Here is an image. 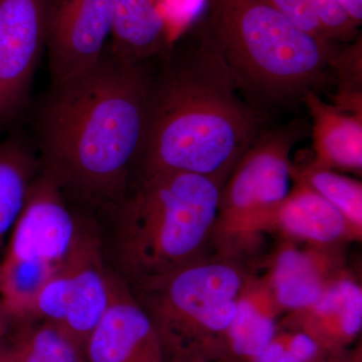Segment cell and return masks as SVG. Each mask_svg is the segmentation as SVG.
<instances>
[{"label":"cell","mask_w":362,"mask_h":362,"mask_svg":"<svg viewBox=\"0 0 362 362\" xmlns=\"http://www.w3.org/2000/svg\"><path fill=\"white\" fill-rule=\"evenodd\" d=\"M307 131L304 119H293L259 133L221 187L211 251L251 256L252 228L289 194L290 154Z\"/></svg>","instance_id":"obj_7"},{"label":"cell","mask_w":362,"mask_h":362,"mask_svg":"<svg viewBox=\"0 0 362 362\" xmlns=\"http://www.w3.org/2000/svg\"><path fill=\"white\" fill-rule=\"evenodd\" d=\"M45 49V0H0V129L23 110Z\"/></svg>","instance_id":"obj_9"},{"label":"cell","mask_w":362,"mask_h":362,"mask_svg":"<svg viewBox=\"0 0 362 362\" xmlns=\"http://www.w3.org/2000/svg\"><path fill=\"white\" fill-rule=\"evenodd\" d=\"M0 362H18L11 356V352L7 349L4 341L0 342Z\"/></svg>","instance_id":"obj_27"},{"label":"cell","mask_w":362,"mask_h":362,"mask_svg":"<svg viewBox=\"0 0 362 362\" xmlns=\"http://www.w3.org/2000/svg\"><path fill=\"white\" fill-rule=\"evenodd\" d=\"M315 362H361V350L356 352H328Z\"/></svg>","instance_id":"obj_25"},{"label":"cell","mask_w":362,"mask_h":362,"mask_svg":"<svg viewBox=\"0 0 362 362\" xmlns=\"http://www.w3.org/2000/svg\"><path fill=\"white\" fill-rule=\"evenodd\" d=\"M292 180L304 183L324 197L341 214L352 242L362 240V185L361 181L331 169L309 163L303 166L292 164Z\"/></svg>","instance_id":"obj_20"},{"label":"cell","mask_w":362,"mask_h":362,"mask_svg":"<svg viewBox=\"0 0 362 362\" xmlns=\"http://www.w3.org/2000/svg\"><path fill=\"white\" fill-rule=\"evenodd\" d=\"M252 259L211 251L132 291L156 325L168 362L226 358V335Z\"/></svg>","instance_id":"obj_5"},{"label":"cell","mask_w":362,"mask_h":362,"mask_svg":"<svg viewBox=\"0 0 362 362\" xmlns=\"http://www.w3.org/2000/svg\"><path fill=\"white\" fill-rule=\"evenodd\" d=\"M223 185L182 171L134 175L122 201L100 218L111 270L135 291L209 254Z\"/></svg>","instance_id":"obj_3"},{"label":"cell","mask_w":362,"mask_h":362,"mask_svg":"<svg viewBox=\"0 0 362 362\" xmlns=\"http://www.w3.org/2000/svg\"><path fill=\"white\" fill-rule=\"evenodd\" d=\"M113 0H45V49L52 87L87 73L110 42Z\"/></svg>","instance_id":"obj_8"},{"label":"cell","mask_w":362,"mask_h":362,"mask_svg":"<svg viewBox=\"0 0 362 362\" xmlns=\"http://www.w3.org/2000/svg\"><path fill=\"white\" fill-rule=\"evenodd\" d=\"M255 108L294 106L329 78L337 44L312 37L268 0H204L194 25Z\"/></svg>","instance_id":"obj_4"},{"label":"cell","mask_w":362,"mask_h":362,"mask_svg":"<svg viewBox=\"0 0 362 362\" xmlns=\"http://www.w3.org/2000/svg\"><path fill=\"white\" fill-rule=\"evenodd\" d=\"M84 362H168L156 325L115 274L108 309L83 345Z\"/></svg>","instance_id":"obj_10"},{"label":"cell","mask_w":362,"mask_h":362,"mask_svg":"<svg viewBox=\"0 0 362 362\" xmlns=\"http://www.w3.org/2000/svg\"><path fill=\"white\" fill-rule=\"evenodd\" d=\"M350 16L361 25L362 23V0H340Z\"/></svg>","instance_id":"obj_26"},{"label":"cell","mask_w":362,"mask_h":362,"mask_svg":"<svg viewBox=\"0 0 362 362\" xmlns=\"http://www.w3.org/2000/svg\"><path fill=\"white\" fill-rule=\"evenodd\" d=\"M342 45L335 47L331 58V70L338 80L333 105L350 113L362 114L361 35L345 47Z\"/></svg>","instance_id":"obj_21"},{"label":"cell","mask_w":362,"mask_h":362,"mask_svg":"<svg viewBox=\"0 0 362 362\" xmlns=\"http://www.w3.org/2000/svg\"><path fill=\"white\" fill-rule=\"evenodd\" d=\"M99 230L97 221L40 170L0 261V302L6 319L23 315L45 282Z\"/></svg>","instance_id":"obj_6"},{"label":"cell","mask_w":362,"mask_h":362,"mask_svg":"<svg viewBox=\"0 0 362 362\" xmlns=\"http://www.w3.org/2000/svg\"><path fill=\"white\" fill-rule=\"evenodd\" d=\"M173 30L164 0H113L108 49L124 64L149 63L170 51Z\"/></svg>","instance_id":"obj_15"},{"label":"cell","mask_w":362,"mask_h":362,"mask_svg":"<svg viewBox=\"0 0 362 362\" xmlns=\"http://www.w3.org/2000/svg\"><path fill=\"white\" fill-rule=\"evenodd\" d=\"M342 246L279 240L266 259L262 277L284 313L304 310L320 298L333 276L344 267Z\"/></svg>","instance_id":"obj_11"},{"label":"cell","mask_w":362,"mask_h":362,"mask_svg":"<svg viewBox=\"0 0 362 362\" xmlns=\"http://www.w3.org/2000/svg\"><path fill=\"white\" fill-rule=\"evenodd\" d=\"M40 173L39 157L18 137L0 144V247L28 201Z\"/></svg>","instance_id":"obj_19"},{"label":"cell","mask_w":362,"mask_h":362,"mask_svg":"<svg viewBox=\"0 0 362 362\" xmlns=\"http://www.w3.org/2000/svg\"><path fill=\"white\" fill-rule=\"evenodd\" d=\"M149 63L128 65L109 49L96 66L52 87L39 118L40 170L98 221L127 194L141 151Z\"/></svg>","instance_id":"obj_1"},{"label":"cell","mask_w":362,"mask_h":362,"mask_svg":"<svg viewBox=\"0 0 362 362\" xmlns=\"http://www.w3.org/2000/svg\"><path fill=\"white\" fill-rule=\"evenodd\" d=\"M326 354L310 333L283 317L275 337L252 362H315Z\"/></svg>","instance_id":"obj_22"},{"label":"cell","mask_w":362,"mask_h":362,"mask_svg":"<svg viewBox=\"0 0 362 362\" xmlns=\"http://www.w3.org/2000/svg\"><path fill=\"white\" fill-rule=\"evenodd\" d=\"M59 276L65 300V316L59 326L83 349L108 309L115 280L105 259L100 230L78 247Z\"/></svg>","instance_id":"obj_12"},{"label":"cell","mask_w":362,"mask_h":362,"mask_svg":"<svg viewBox=\"0 0 362 362\" xmlns=\"http://www.w3.org/2000/svg\"><path fill=\"white\" fill-rule=\"evenodd\" d=\"M2 341L18 362H84L82 347L58 324L45 319L8 321Z\"/></svg>","instance_id":"obj_18"},{"label":"cell","mask_w":362,"mask_h":362,"mask_svg":"<svg viewBox=\"0 0 362 362\" xmlns=\"http://www.w3.org/2000/svg\"><path fill=\"white\" fill-rule=\"evenodd\" d=\"M283 314L266 281L255 273L238 298L226 335V358L254 361L275 337Z\"/></svg>","instance_id":"obj_17"},{"label":"cell","mask_w":362,"mask_h":362,"mask_svg":"<svg viewBox=\"0 0 362 362\" xmlns=\"http://www.w3.org/2000/svg\"><path fill=\"white\" fill-rule=\"evenodd\" d=\"M268 1L300 30L309 33L316 39L329 42L325 39L319 26L315 14L312 9L310 0H268Z\"/></svg>","instance_id":"obj_24"},{"label":"cell","mask_w":362,"mask_h":362,"mask_svg":"<svg viewBox=\"0 0 362 362\" xmlns=\"http://www.w3.org/2000/svg\"><path fill=\"white\" fill-rule=\"evenodd\" d=\"M312 9L325 39L335 44H350L361 35V25L340 0H310Z\"/></svg>","instance_id":"obj_23"},{"label":"cell","mask_w":362,"mask_h":362,"mask_svg":"<svg viewBox=\"0 0 362 362\" xmlns=\"http://www.w3.org/2000/svg\"><path fill=\"white\" fill-rule=\"evenodd\" d=\"M162 59L134 175L182 171L225 185L264 129L262 111L243 97L225 61L194 28L182 49L173 47Z\"/></svg>","instance_id":"obj_2"},{"label":"cell","mask_w":362,"mask_h":362,"mask_svg":"<svg viewBox=\"0 0 362 362\" xmlns=\"http://www.w3.org/2000/svg\"><path fill=\"white\" fill-rule=\"evenodd\" d=\"M303 104L312 120L311 163L337 173H362V114L326 103L318 93H307Z\"/></svg>","instance_id":"obj_16"},{"label":"cell","mask_w":362,"mask_h":362,"mask_svg":"<svg viewBox=\"0 0 362 362\" xmlns=\"http://www.w3.org/2000/svg\"><path fill=\"white\" fill-rule=\"evenodd\" d=\"M187 362H239L233 361V359L230 358H220V359H216V361H187Z\"/></svg>","instance_id":"obj_29"},{"label":"cell","mask_w":362,"mask_h":362,"mask_svg":"<svg viewBox=\"0 0 362 362\" xmlns=\"http://www.w3.org/2000/svg\"><path fill=\"white\" fill-rule=\"evenodd\" d=\"M275 233L280 239L318 246H338L352 242L341 214L304 183L295 182L287 197L262 216L251 232L256 246L263 233Z\"/></svg>","instance_id":"obj_13"},{"label":"cell","mask_w":362,"mask_h":362,"mask_svg":"<svg viewBox=\"0 0 362 362\" xmlns=\"http://www.w3.org/2000/svg\"><path fill=\"white\" fill-rule=\"evenodd\" d=\"M6 331V319L4 315V307H2L1 302H0V342L4 339V334Z\"/></svg>","instance_id":"obj_28"},{"label":"cell","mask_w":362,"mask_h":362,"mask_svg":"<svg viewBox=\"0 0 362 362\" xmlns=\"http://www.w3.org/2000/svg\"><path fill=\"white\" fill-rule=\"evenodd\" d=\"M284 317L310 333L326 352L346 350L361 332V282L343 267L315 303Z\"/></svg>","instance_id":"obj_14"}]
</instances>
